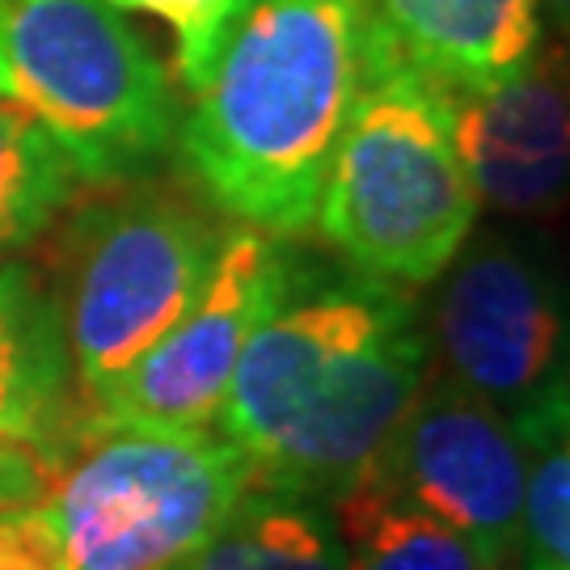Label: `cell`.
<instances>
[{
  "instance_id": "obj_1",
  "label": "cell",
  "mask_w": 570,
  "mask_h": 570,
  "mask_svg": "<svg viewBox=\"0 0 570 570\" xmlns=\"http://www.w3.org/2000/svg\"><path fill=\"white\" fill-rule=\"evenodd\" d=\"M431 330L406 287L296 254L284 301L245 343L216 414L254 482L334 503L419 397Z\"/></svg>"
},
{
  "instance_id": "obj_2",
  "label": "cell",
  "mask_w": 570,
  "mask_h": 570,
  "mask_svg": "<svg viewBox=\"0 0 570 570\" xmlns=\"http://www.w3.org/2000/svg\"><path fill=\"white\" fill-rule=\"evenodd\" d=\"M360 72V0H245L178 122L207 204L271 237L308 233Z\"/></svg>"
},
{
  "instance_id": "obj_3",
  "label": "cell",
  "mask_w": 570,
  "mask_h": 570,
  "mask_svg": "<svg viewBox=\"0 0 570 570\" xmlns=\"http://www.w3.org/2000/svg\"><path fill=\"white\" fill-rule=\"evenodd\" d=\"M478 220L452 144L444 89L393 60L364 26V72L317 195V220L346 266L397 287L444 275Z\"/></svg>"
},
{
  "instance_id": "obj_4",
  "label": "cell",
  "mask_w": 570,
  "mask_h": 570,
  "mask_svg": "<svg viewBox=\"0 0 570 570\" xmlns=\"http://www.w3.org/2000/svg\"><path fill=\"white\" fill-rule=\"evenodd\" d=\"M0 98L60 144L81 183H136L178 136L165 63L106 0H0Z\"/></svg>"
},
{
  "instance_id": "obj_5",
  "label": "cell",
  "mask_w": 570,
  "mask_h": 570,
  "mask_svg": "<svg viewBox=\"0 0 570 570\" xmlns=\"http://www.w3.org/2000/svg\"><path fill=\"white\" fill-rule=\"evenodd\" d=\"M254 469L220 431L85 419L39 511L63 570H174L220 529Z\"/></svg>"
},
{
  "instance_id": "obj_6",
  "label": "cell",
  "mask_w": 570,
  "mask_h": 570,
  "mask_svg": "<svg viewBox=\"0 0 570 570\" xmlns=\"http://www.w3.org/2000/svg\"><path fill=\"white\" fill-rule=\"evenodd\" d=\"M115 186L60 242L56 305L89 414L190 308L228 228L178 190Z\"/></svg>"
},
{
  "instance_id": "obj_7",
  "label": "cell",
  "mask_w": 570,
  "mask_h": 570,
  "mask_svg": "<svg viewBox=\"0 0 570 570\" xmlns=\"http://www.w3.org/2000/svg\"><path fill=\"white\" fill-rule=\"evenodd\" d=\"M444 376L494 406L520 440L570 410V305L520 242L487 233L456 249L435 296Z\"/></svg>"
},
{
  "instance_id": "obj_8",
  "label": "cell",
  "mask_w": 570,
  "mask_h": 570,
  "mask_svg": "<svg viewBox=\"0 0 570 570\" xmlns=\"http://www.w3.org/2000/svg\"><path fill=\"white\" fill-rule=\"evenodd\" d=\"M296 254L263 228L228 225L199 296L89 419L212 431L245 343L284 301Z\"/></svg>"
},
{
  "instance_id": "obj_9",
  "label": "cell",
  "mask_w": 570,
  "mask_h": 570,
  "mask_svg": "<svg viewBox=\"0 0 570 570\" xmlns=\"http://www.w3.org/2000/svg\"><path fill=\"white\" fill-rule=\"evenodd\" d=\"M367 473L515 570L529 449L520 431L469 389L449 376L423 381Z\"/></svg>"
},
{
  "instance_id": "obj_10",
  "label": "cell",
  "mask_w": 570,
  "mask_h": 570,
  "mask_svg": "<svg viewBox=\"0 0 570 570\" xmlns=\"http://www.w3.org/2000/svg\"><path fill=\"white\" fill-rule=\"evenodd\" d=\"M444 102L478 204L524 220L570 204V39H541L508 81Z\"/></svg>"
},
{
  "instance_id": "obj_11",
  "label": "cell",
  "mask_w": 570,
  "mask_h": 570,
  "mask_svg": "<svg viewBox=\"0 0 570 570\" xmlns=\"http://www.w3.org/2000/svg\"><path fill=\"white\" fill-rule=\"evenodd\" d=\"M367 35L444 94L508 81L546 39L541 0H360Z\"/></svg>"
},
{
  "instance_id": "obj_12",
  "label": "cell",
  "mask_w": 570,
  "mask_h": 570,
  "mask_svg": "<svg viewBox=\"0 0 570 570\" xmlns=\"http://www.w3.org/2000/svg\"><path fill=\"white\" fill-rule=\"evenodd\" d=\"M85 419L56 292L26 263H0V449L56 465Z\"/></svg>"
},
{
  "instance_id": "obj_13",
  "label": "cell",
  "mask_w": 570,
  "mask_h": 570,
  "mask_svg": "<svg viewBox=\"0 0 570 570\" xmlns=\"http://www.w3.org/2000/svg\"><path fill=\"white\" fill-rule=\"evenodd\" d=\"M174 570H346V550L326 503L249 482L220 529Z\"/></svg>"
},
{
  "instance_id": "obj_14",
  "label": "cell",
  "mask_w": 570,
  "mask_h": 570,
  "mask_svg": "<svg viewBox=\"0 0 570 570\" xmlns=\"http://www.w3.org/2000/svg\"><path fill=\"white\" fill-rule=\"evenodd\" d=\"M330 511L343 537L346 570H511L372 473L343 490Z\"/></svg>"
},
{
  "instance_id": "obj_15",
  "label": "cell",
  "mask_w": 570,
  "mask_h": 570,
  "mask_svg": "<svg viewBox=\"0 0 570 570\" xmlns=\"http://www.w3.org/2000/svg\"><path fill=\"white\" fill-rule=\"evenodd\" d=\"M77 183L60 144L21 106L0 98V258L35 242L68 207Z\"/></svg>"
},
{
  "instance_id": "obj_16",
  "label": "cell",
  "mask_w": 570,
  "mask_h": 570,
  "mask_svg": "<svg viewBox=\"0 0 570 570\" xmlns=\"http://www.w3.org/2000/svg\"><path fill=\"white\" fill-rule=\"evenodd\" d=\"M529 487H524V570H570V410L553 414L524 440Z\"/></svg>"
},
{
  "instance_id": "obj_17",
  "label": "cell",
  "mask_w": 570,
  "mask_h": 570,
  "mask_svg": "<svg viewBox=\"0 0 570 570\" xmlns=\"http://www.w3.org/2000/svg\"><path fill=\"white\" fill-rule=\"evenodd\" d=\"M115 9H136V13H153L161 18L174 39H178V77L195 94L216 68V56L225 47L228 30L245 0H106Z\"/></svg>"
},
{
  "instance_id": "obj_18",
  "label": "cell",
  "mask_w": 570,
  "mask_h": 570,
  "mask_svg": "<svg viewBox=\"0 0 570 570\" xmlns=\"http://www.w3.org/2000/svg\"><path fill=\"white\" fill-rule=\"evenodd\" d=\"M541 18H550V26L570 39V0H541Z\"/></svg>"
}]
</instances>
